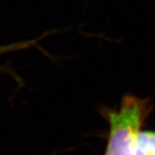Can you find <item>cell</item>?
<instances>
[{"label": "cell", "mask_w": 155, "mask_h": 155, "mask_svg": "<svg viewBox=\"0 0 155 155\" xmlns=\"http://www.w3.org/2000/svg\"><path fill=\"white\" fill-rule=\"evenodd\" d=\"M153 110L148 97L124 95L117 109L103 108L101 114L109 124L104 155H134L137 140Z\"/></svg>", "instance_id": "1"}, {"label": "cell", "mask_w": 155, "mask_h": 155, "mask_svg": "<svg viewBox=\"0 0 155 155\" xmlns=\"http://www.w3.org/2000/svg\"><path fill=\"white\" fill-rule=\"evenodd\" d=\"M134 155H155V130L140 131Z\"/></svg>", "instance_id": "2"}, {"label": "cell", "mask_w": 155, "mask_h": 155, "mask_svg": "<svg viewBox=\"0 0 155 155\" xmlns=\"http://www.w3.org/2000/svg\"><path fill=\"white\" fill-rule=\"evenodd\" d=\"M42 36H44V35H42ZM41 37H40L39 39H33V40H28V41H23L14 42V43H11V44L1 45L0 46V55L9 54V53H11V52H16V51H19V50L29 48L37 44V42Z\"/></svg>", "instance_id": "3"}]
</instances>
